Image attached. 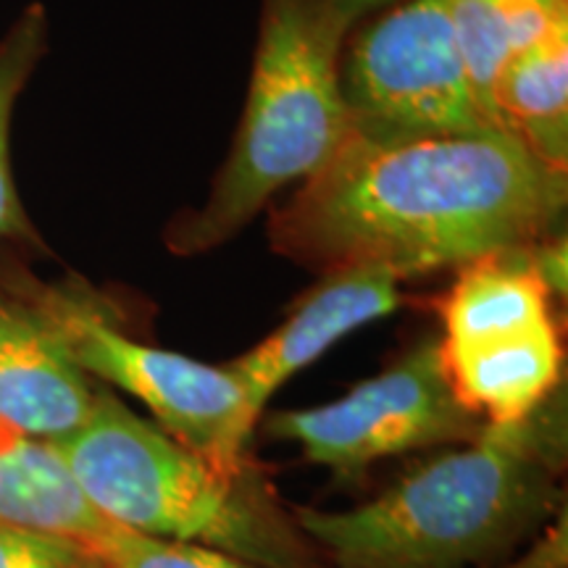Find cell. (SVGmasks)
<instances>
[{
	"label": "cell",
	"mask_w": 568,
	"mask_h": 568,
	"mask_svg": "<svg viewBox=\"0 0 568 568\" xmlns=\"http://www.w3.org/2000/svg\"><path fill=\"white\" fill-rule=\"evenodd\" d=\"M347 32L329 0H261L243 122L209 201L169 226L172 253L224 245L282 187L314 176L339 151L347 138L339 90Z\"/></svg>",
	"instance_id": "277c9868"
},
{
	"label": "cell",
	"mask_w": 568,
	"mask_h": 568,
	"mask_svg": "<svg viewBox=\"0 0 568 568\" xmlns=\"http://www.w3.org/2000/svg\"><path fill=\"white\" fill-rule=\"evenodd\" d=\"M347 134L414 140L497 130L481 111L447 0H406L355 34L339 59Z\"/></svg>",
	"instance_id": "52a82bcc"
},
{
	"label": "cell",
	"mask_w": 568,
	"mask_h": 568,
	"mask_svg": "<svg viewBox=\"0 0 568 568\" xmlns=\"http://www.w3.org/2000/svg\"><path fill=\"white\" fill-rule=\"evenodd\" d=\"M51 445L90 506L116 527L255 568H322L253 464L222 471L109 389L98 387L88 422Z\"/></svg>",
	"instance_id": "3957f363"
},
{
	"label": "cell",
	"mask_w": 568,
	"mask_h": 568,
	"mask_svg": "<svg viewBox=\"0 0 568 568\" xmlns=\"http://www.w3.org/2000/svg\"><path fill=\"white\" fill-rule=\"evenodd\" d=\"M566 395L485 432L347 510H293L332 568H466L527 537L558 503Z\"/></svg>",
	"instance_id": "7a4b0ae2"
},
{
	"label": "cell",
	"mask_w": 568,
	"mask_h": 568,
	"mask_svg": "<svg viewBox=\"0 0 568 568\" xmlns=\"http://www.w3.org/2000/svg\"><path fill=\"white\" fill-rule=\"evenodd\" d=\"M266 426L274 437L301 447L311 464L355 479L382 458L474 443L487 424L460 406L439 361L437 339L426 337L339 400L280 410Z\"/></svg>",
	"instance_id": "ba28073f"
},
{
	"label": "cell",
	"mask_w": 568,
	"mask_h": 568,
	"mask_svg": "<svg viewBox=\"0 0 568 568\" xmlns=\"http://www.w3.org/2000/svg\"><path fill=\"white\" fill-rule=\"evenodd\" d=\"M437 301L439 361L460 406L485 424H514L564 387V345L550 287L531 247L456 268Z\"/></svg>",
	"instance_id": "5b68a950"
},
{
	"label": "cell",
	"mask_w": 568,
	"mask_h": 568,
	"mask_svg": "<svg viewBox=\"0 0 568 568\" xmlns=\"http://www.w3.org/2000/svg\"><path fill=\"white\" fill-rule=\"evenodd\" d=\"M566 174L503 130L389 142L347 134L272 213L268 240L303 266L372 264L403 282L556 237Z\"/></svg>",
	"instance_id": "6da1fadb"
},
{
	"label": "cell",
	"mask_w": 568,
	"mask_h": 568,
	"mask_svg": "<svg viewBox=\"0 0 568 568\" xmlns=\"http://www.w3.org/2000/svg\"><path fill=\"white\" fill-rule=\"evenodd\" d=\"M0 521L80 539L95 548L116 529L71 479L51 443L0 422Z\"/></svg>",
	"instance_id": "7c38bea8"
},
{
	"label": "cell",
	"mask_w": 568,
	"mask_h": 568,
	"mask_svg": "<svg viewBox=\"0 0 568 568\" xmlns=\"http://www.w3.org/2000/svg\"><path fill=\"white\" fill-rule=\"evenodd\" d=\"M447 6L474 92L493 124L495 77L516 53L568 21V0H447Z\"/></svg>",
	"instance_id": "4fadbf2b"
},
{
	"label": "cell",
	"mask_w": 568,
	"mask_h": 568,
	"mask_svg": "<svg viewBox=\"0 0 568 568\" xmlns=\"http://www.w3.org/2000/svg\"><path fill=\"white\" fill-rule=\"evenodd\" d=\"M95 548L109 568H255L224 552L145 537L122 527L113 529Z\"/></svg>",
	"instance_id": "9a60e30c"
},
{
	"label": "cell",
	"mask_w": 568,
	"mask_h": 568,
	"mask_svg": "<svg viewBox=\"0 0 568 568\" xmlns=\"http://www.w3.org/2000/svg\"><path fill=\"white\" fill-rule=\"evenodd\" d=\"M400 305V280L382 266L326 268L322 282L297 303L287 322L272 335L226 364L247 397V406L261 410L284 382L311 366L332 345L358 326L389 316Z\"/></svg>",
	"instance_id": "9c48e42d"
},
{
	"label": "cell",
	"mask_w": 568,
	"mask_h": 568,
	"mask_svg": "<svg viewBox=\"0 0 568 568\" xmlns=\"http://www.w3.org/2000/svg\"><path fill=\"white\" fill-rule=\"evenodd\" d=\"M48 48V13L30 6L0 40V240L30 237L32 226L11 172V119L21 90Z\"/></svg>",
	"instance_id": "5bb4252c"
},
{
	"label": "cell",
	"mask_w": 568,
	"mask_h": 568,
	"mask_svg": "<svg viewBox=\"0 0 568 568\" xmlns=\"http://www.w3.org/2000/svg\"><path fill=\"white\" fill-rule=\"evenodd\" d=\"M21 295L84 374L138 397L169 437L222 471L251 466L245 447L258 416L230 368L140 343L74 287H27Z\"/></svg>",
	"instance_id": "8992f818"
},
{
	"label": "cell",
	"mask_w": 568,
	"mask_h": 568,
	"mask_svg": "<svg viewBox=\"0 0 568 568\" xmlns=\"http://www.w3.org/2000/svg\"><path fill=\"white\" fill-rule=\"evenodd\" d=\"M489 116L539 161L568 172V21L500 69L489 92Z\"/></svg>",
	"instance_id": "8fae6325"
},
{
	"label": "cell",
	"mask_w": 568,
	"mask_h": 568,
	"mask_svg": "<svg viewBox=\"0 0 568 568\" xmlns=\"http://www.w3.org/2000/svg\"><path fill=\"white\" fill-rule=\"evenodd\" d=\"M332 6H335V11L343 17L347 24H355L358 19H364L368 11L379 9V6L389 3V0H329Z\"/></svg>",
	"instance_id": "e0dca14e"
},
{
	"label": "cell",
	"mask_w": 568,
	"mask_h": 568,
	"mask_svg": "<svg viewBox=\"0 0 568 568\" xmlns=\"http://www.w3.org/2000/svg\"><path fill=\"white\" fill-rule=\"evenodd\" d=\"M0 568H109L101 550L80 539L0 521Z\"/></svg>",
	"instance_id": "2e32d148"
},
{
	"label": "cell",
	"mask_w": 568,
	"mask_h": 568,
	"mask_svg": "<svg viewBox=\"0 0 568 568\" xmlns=\"http://www.w3.org/2000/svg\"><path fill=\"white\" fill-rule=\"evenodd\" d=\"M98 387L21 293H0V422L42 443L74 435Z\"/></svg>",
	"instance_id": "30bf717a"
}]
</instances>
